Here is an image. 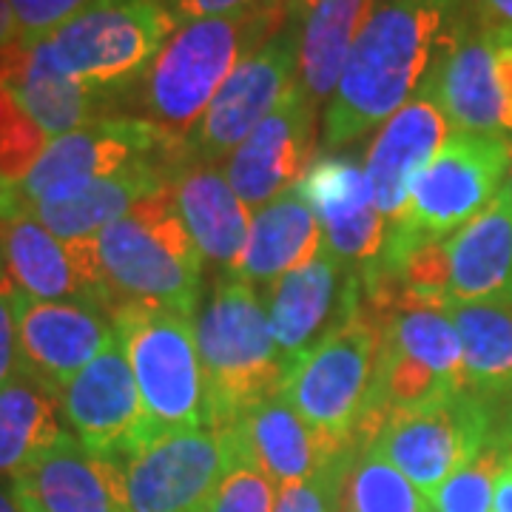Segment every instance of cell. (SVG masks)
Returning a JSON list of instances; mask_svg holds the SVG:
<instances>
[{"mask_svg": "<svg viewBox=\"0 0 512 512\" xmlns=\"http://www.w3.org/2000/svg\"><path fill=\"white\" fill-rule=\"evenodd\" d=\"M6 49H0V177L20 183L43 154V148L49 146V137L20 109L15 94L9 92L3 80Z\"/></svg>", "mask_w": 512, "mask_h": 512, "instance_id": "cell-34", "label": "cell"}, {"mask_svg": "<svg viewBox=\"0 0 512 512\" xmlns=\"http://www.w3.org/2000/svg\"><path fill=\"white\" fill-rule=\"evenodd\" d=\"M325 248L322 225L311 202L293 185L268 205H262L251 220L248 242L228 268L242 282H274L305 268Z\"/></svg>", "mask_w": 512, "mask_h": 512, "instance_id": "cell-23", "label": "cell"}, {"mask_svg": "<svg viewBox=\"0 0 512 512\" xmlns=\"http://www.w3.org/2000/svg\"><path fill=\"white\" fill-rule=\"evenodd\" d=\"M291 18L285 0H268L239 15L177 26L123 100L137 109V120L185 143L239 63Z\"/></svg>", "mask_w": 512, "mask_h": 512, "instance_id": "cell-2", "label": "cell"}, {"mask_svg": "<svg viewBox=\"0 0 512 512\" xmlns=\"http://www.w3.org/2000/svg\"><path fill=\"white\" fill-rule=\"evenodd\" d=\"M0 512H23L12 490V478H0Z\"/></svg>", "mask_w": 512, "mask_h": 512, "instance_id": "cell-44", "label": "cell"}, {"mask_svg": "<svg viewBox=\"0 0 512 512\" xmlns=\"http://www.w3.org/2000/svg\"><path fill=\"white\" fill-rule=\"evenodd\" d=\"M490 439L493 407L473 390H461L424 407L390 413L373 447L410 478L424 498H430L447 478L464 470Z\"/></svg>", "mask_w": 512, "mask_h": 512, "instance_id": "cell-11", "label": "cell"}, {"mask_svg": "<svg viewBox=\"0 0 512 512\" xmlns=\"http://www.w3.org/2000/svg\"><path fill=\"white\" fill-rule=\"evenodd\" d=\"M493 512H512V458L507 461V467L501 470L498 484H495Z\"/></svg>", "mask_w": 512, "mask_h": 512, "instance_id": "cell-43", "label": "cell"}, {"mask_svg": "<svg viewBox=\"0 0 512 512\" xmlns=\"http://www.w3.org/2000/svg\"><path fill=\"white\" fill-rule=\"evenodd\" d=\"M111 325L146 407L151 439L208 427L197 322L168 308L126 302L111 311Z\"/></svg>", "mask_w": 512, "mask_h": 512, "instance_id": "cell-7", "label": "cell"}, {"mask_svg": "<svg viewBox=\"0 0 512 512\" xmlns=\"http://www.w3.org/2000/svg\"><path fill=\"white\" fill-rule=\"evenodd\" d=\"M171 194L200 254L231 268L248 242L251 217L225 174L214 165L188 160L174 174Z\"/></svg>", "mask_w": 512, "mask_h": 512, "instance_id": "cell-27", "label": "cell"}, {"mask_svg": "<svg viewBox=\"0 0 512 512\" xmlns=\"http://www.w3.org/2000/svg\"><path fill=\"white\" fill-rule=\"evenodd\" d=\"M3 77L20 109L35 120L37 128L49 140L92 126L97 120H109V111L114 109L109 97L57 72L37 43L35 46L12 43L6 52Z\"/></svg>", "mask_w": 512, "mask_h": 512, "instance_id": "cell-24", "label": "cell"}, {"mask_svg": "<svg viewBox=\"0 0 512 512\" xmlns=\"http://www.w3.org/2000/svg\"><path fill=\"white\" fill-rule=\"evenodd\" d=\"M379 0H319L299 29V86L313 100L325 103L336 92L356 37Z\"/></svg>", "mask_w": 512, "mask_h": 512, "instance_id": "cell-29", "label": "cell"}, {"mask_svg": "<svg viewBox=\"0 0 512 512\" xmlns=\"http://www.w3.org/2000/svg\"><path fill=\"white\" fill-rule=\"evenodd\" d=\"M29 214V202L20 191V183L0 177V222H15Z\"/></svg>", "mask_w": 512, "mask_h": 512, "instance_id": "cell-41", "label": "cell"}, {"mask_svg": "<svg viewBox=\"0 0 512 512\" xmlns=\"http://www.w3.org/2000/svg\"><path fill=\"white\" fill-rule=\"evenodd\" d=\"M296 188L322 225L325 251L339 265H370L384 242V217L367 174L353 157L313 160Z\"/></svg>", "mask_w": 512, "mask_h": 512, "instance_id": "cell-20", "label": "cell"}, {"mask_svg": "<svg viewBox=\"0 0 512 512\" xmlns=\"http://www.w3.org/2000/svg\"><path fill=\"white\" fill-rule=\"evenodd\" d=\"M313 126L316 106L296 80L254 134L228 154L222 168L245 208L259 211L305 177L313 163Z\"/></svg>", "mask_w": 512, "mask_h": 512, "instance_id": "cell-17", "label": "cell"}, {"mask_svg": "<svg viewBox=\"0 0 512 512\" xmlns=\"http://www.w3.org/2000/svg\"><path fill=\"white\" fill-rule=\"evenodd\" d=\"M12 43H20V29L18 18L9 6V0H0V49L12 46Z\"/></svg>", "mask_w": 512, "mask_h": 512, "instance_id": "cell-42", "label": "cell"}, {"mask_svg": "<svg viewBox=\"0 0 512 512\" xmlns=\"http://www.w3.org/2000/svg\"><path fill=\"white\" fill-rule=\"evenodd\" d=\"M382 350V319L359 296V276L345 285V311L322 339L288 362L282 396L325 439L350 447L365 427Z\"/></svg>", "mask_w": 512, "mask_h": 512, "instance_id": "cell-3", "label": "cell"}, {"mask_svg": "<svg viewBox=\"0 0 512 512\" xmlns=\"http://www.w3.org/2000/svg\"><path fill=\"white\" fill-rule=\"evenodd\" d=\"M174 29L163 0H100L37 46L57 72L117 103Z\"/></svg>", "mask_w": 512, "mask_h": 512, "instance_id": "cell-8", "label": "cell"}, {"mask_svg": "<svg viewBox=\"0 0 512 512\" xmlns=\"http://www.w3.org/2000/svg\"><path fill=\"white\" fill-rule=\"evenodd\" d=\"M467 390L461 336L447 308H419L382 319L376 390L359 441H373L384 419Z\"/></svg>", "mask_w": 512, "mask_h": 512, "instance_id": "cell-9", "label": "cell"}, {"mask_svg": "<svg viewBox=\"0 0 512 512\" xmlns=\"http://www.w3.org/2000/svg\"><path fill=\"white\" fill-rule=\"evenodd\" d=\"M450 305L512 302V188L504 185L476 220L447 239Z\"/></svg>", "mask_w": 512, "mask_h": 512, "instance_id": "cell-21", "label": "cell"}, {"mask_svg": "<svg viewBox=\"0 0 512 512\" xmlns=\"http://www.w3.org/2000/svg\"><path fill=\"white\" fill-rule=\"evenodd\" d=\"M0 254L9 282L32 299L43 302H80L97 311H114L97 237L66 239L55 237L32 214L15 222H0Z\"/></svg>", "mask_w": 512, "mask_h": 512, "instance_id": "cell-14", "label": "cell"}, {"mask_svg": "<svg viewBox=\"0 0 512 512\" xmlns=\"http://www.w3.org/2000/svg\"><path fill=\"white\" fill-rule=\"evenodd\" d=\"M342 512H433V507L373 444H350Z\"/></svg>", "mask_w": 512, "mask_h": 512, "instance_id": "cell-32", "label": "cell"}, {"mask_svg": "<svg viewBox=\"0 0 512 512\" xmlns=\"http://www.w3.org/2000/svg\"><path fill=\"white\" fill-rule=\"evenodd\" d=\"M60 413L74 439L103 458L123 461L151 439L146 407L117 342L60 390Z\"/></svg>", "mask_w": 512, "mask_h": 512, "instance_id": "cell-16", "label": "cell"}, {"mask_svg": "<svg viewBox=\"0 0 512 512\" xmlns=\"http://www.w3.org/2000/svg\"><path fill=\"white\" fill-rule=\"evenodd\" d=\"M63 433L55 390L26 373L0 387V476H12Z\"/></svg>", "mask_w": 512, "mask_h": 512, "instance_id": "cell-31", "label": "cell"}, {"mask_svg": "<svg viewBox=\"0 0 512 512\" xmlns=\"http://www.w3.org/2000/svg\"><path fill=\"white\" fill-rule=\"evenodd\" d=\"M339 262L322 248V254L305 268L276 279L268 293V319L271 333L285 362H293L299 353L313 348L319 330L328 328L345 311V296L336 299L339 285ZM345 293V291H342Z\"/></svg>", "mask_w": 512, "mask_h": 512, "instance_id": "cell-28", "label": "cell"}, {"mask_svg": "<svg viewBox=\"0 0 512 512\" xmlns=\"http://www.w3.org/2000/svg\"><path fill=\"white\" fill-rule=\"evenodd\" d=\"M467 35L458 0H379L350 49L325 114V146L387 123Z\"/></svg>", "mask_w": 512, "mask_h": 512, "instance_id": "cell-1", "label": "cell"}, {"mask_svg": "<svg viewBox=\"0 0 512 512\" xmlns=\"http://www.w3.org/2000/svg\"><path fill=\"white\" fill-rule=\"evenodd\" d=\"M510 458L504 441L493 436L490 444L464 470L447 478L439 490L427 498L433 512H493L495 484Z\"/></svg>", "mask_w": 512, "mask_h": 512, "instance_id": "cell-33", "label": "cell"}, {"mask_svg": "<svg viewBox=\"0 0 512 512\" xmlns=\"http://www.w3.org/2000/svg\"><path fill=\"white\" fill-rule=\"evenodd\" d=\"M208 427L228 430L282 390L288 362L271 333L268 308L242 279H222L197 319Z\"/></svg>", "mask_w": 512, "mask_h": 512, "instance_id": "cell-4", "label": "cell"}, {"mask_svg": "<svg viewBox=\"0 0 512 512\" xmlns=\"http://www.w3.org/2000/svg\"><path fill=\"white\" fill-rule=\"evenodd\" d=\"M510 188H512V171H510Z\"/></svg>", "mask_w": 512, "mask_h": 512, "instance_id": "cell-48", "label": "cell"}, {"mask_svg": "<svg viewBox=\"0 0 512 512\" xmlns=\"http://www.w3.org/2000/svg\"><path fill=\"white\" fill-rule=\"evenodd\" d=\"M148 160L185 163L188 148L146 120L109 117L49 140L37 163L20 180V191L32 214V205L37 202L74 197L97 180L114 177Z\"/></svg>", "mask_w": 512, "mask_h": 512, "instance_id": "cell-10", "label": "cell"}, {"mask_svg": "<svg viewBox=\"0 0 512 512\" xmlns=\"http://www.w3.org/2000/svg\"><path fill=\"white\" fill-rule=\"evenodd\" d=\"M433 83L453 131L510 143V106L495 69V40L467 32L433 74Z\"/></svg>", "mask_w": 512, "mask_h": 512, "instance_id": "cell-25", "label": "cell"}, {"mask_svg": "<svg viewBox=\"0 0 512 512\" xmlns=\"http://www.w3.org/2000/svg\"><path fill=\"white\" fill-rule=\"evenodd\" d=\"M348 456L350 447L311 478L276 487L274 512H342V481Z\"/></svg>", "mask_w": 512, "mask_h": 512, "instance_id": "cell-36", "label": "cell"}, {"mask_svg": "<svg viewBox=\"0 0 512 512\" xmlns=\"http://www.w3.org/2000/svg\"><path fill=\"white\" fill-rule=\"evenodd\" d=\"M231 430L239 453L251 458L276 487L311 478L348 450L316 433L282 393L242 413Z\"/></svg>", "mask_w": 512, "mask_h": 512, "instance_id": "cell-22", "label": "cell"}, {"mask_svg": "<svg viewBox=\"0 0 512 512\" xmlns=\"http://www.w3.org/2000/svg\"><path fill=\"white\" fill-rule=\"evenodd\" d=\"M97 3L100 0H9L23 46H35Z\"/></svg>", "mask_w": 512, "mask_h": 512, "instance_id": "cell-37", "label": "cell"}, {"mask_svg": "<svg viewBox=\"0 0 512 512\" xmlns=\"http://www.w3.org/2000/svg\"><path fill=\"white\" fill-rule=\"evenodd\" d=\"M495 436V433H493ZM495 439L498 441H504V447H507V450H510V456H512V430L510 433H498V436H495Z\"/></svg>", "mask_w": 512, "mask_h": 512, "instance_id": "cell-46", "label": "cell"}, {"mask_svg": "<svg viewBox=\"0 0 512 512\" xmlns=\"http://www.w3.org/2000/svg\"><path fill=\"white\" fill-rule=\"evenodd\" d=\"M450 319L461 336L464 379L484 402L512 396V302L450 305Z\"/></svg>", "mask_w": 512, "mask_h": 512, "instance_id": "cell-30", "label": "cell"}, {"mask_svg": "<svg viewBox=\"0 0 512 512\" xmlns=\"http://www.w3.org/2000/svg\"><path fill=\"white\" fill-rule=\"evenodd\" d=\"M97 254L114 308L137 302L194 319L205 256L185 228L171 188L111 222L97 237Z\"/></svg>", "mask_w": 512, "mask_h": 512, "instance_id": "cell-5", "label": "cell"}, {"mask_svg": "<svg viewBox=\"0 0 512 512\" xmlns=\"http://www.w3.org/2000/svg\"><path fill=\"white\" fill-rule=\"evenodd\" d=\"M185 163L148 160V163L131 165L114 177L97 180L74 197L57 202H37L32 205V217L66 242L100 237L111 222L126 217L137 202L157 197L165 188H171L174 174Z\"/></svg>", "mask_w": 512, "mask_h": 512, "instance_id": "cell-26", "label": "cell"}, {"mask_svg": "<svg viewBox=\"0 0 512 512\" xmlns=\"http://www.w3.org/2000/svg\"><path fill=\"white\" fill-rule=\"evenodd\" d=\"M450 134L453 126L441 109L436 83L430 77L416 97L384 123L365 157L367 183L384 222L402 217L416 177L444 148Z\"/></svg>", "mask_w": 512, "mask_h": 512, "instance_id": "cell-19", "label": "cell"}, {"mask_svg": "<svg viewBox=\"0 0 512 512\" xmlns=\"http://www.w3.org/2000/svg\"><path fill=\"white\" fill-rule=\"evenodd\" d=\"M285 3L291 6L293 18H299V20L308 18V15H311L313 9L319 6V0H285Z\"/></svg>", "mask_w": 512, "mask_h": 512, "instance_id": "cell-45", "label": "cell"}, {"mask_svg": "<svg viewBox=\"0 0 512 512\" xmlns=\"http://www.w3.org/2000/svg\"><path fill=\"white\" fill-rule=\"evenodd\" d=\"M262 3H268V0H163V6L177 26L194 23V20L228 18V15L256 9Z\"/></svg>", "mask_w": 512, "mask_h": 512, "instance_id": "cell-39", "label": "cell"}, {"mask_svg": "<svg viewBox=\"0 0 512 512\" xmlns=\"http://www.w3.org/2000/svg\"><path fill=\"white\" fill-rule=\"evenodd\" d=\"M6 279H9V276H6V265H3V254H0V285H3Z\"/></svg>", "mask_w": 512, "mask_h": 512, "instance_id": "cell-47", "label": "cell"}, {"mask_svg": "<svg viewBox=\"0 0 512 512\" xmlns=\"http://www.w3.org/2000/svg\"><path fill=\"white\" fill-rule=\"evenodd\" d=\"M23 512H126L123 470L63 433L12 473Z\"/></svg>", "mask_w": 512, "mask_h": 512, "instance_id": "cell-18", "label": "cell"}, {"mask_svg": "<svg viewBox=\"0 0 512 512\" xmlns=\"http://www.w3.org/2000/svg\"><path fill=\"white\" fill-rule=\"evenodd\" d=\"M20 373L18 365V328L12 311V282L0 285V387Z\"/></svg>", "mask_w": 512, "mask_h": 512, "instance_id": "cell-40", "label": "cell"}, {"mask_svg": "<svg viewBox=\"0 0 512 512\" xmlns=\"http://www.w3.org/2000/svg\"><path fill=\"white\" fill-rule=\"evenodd\" d=\"M512 143L504 137L453 131L413 183L402 217L387 222L373 262H399L413 248L450 239L473 222L510 183Z\"/></svg>", "mask_w": 512, "mask_h": 512, "instance_id": "cell-6", "label": "cell"}, {"mask_svg": "<svg viewBox=\"0 0 512 512\" xmlns=\"http://www.w3.org/2000/svg\"><path fill=\"white\" fill-rule=\"evenodd\" d=\"M464 32L512 43V0H458Z\"/></svg>", "mask_w": 512, "mask_h": 512, "instance_id": "cell-38", "label": "cell"}, {"mask_svg": "<svg viewBox=\"0 0 512 512\" xmlns=\"http://www.w3.org/2000/svg\"><path fill=\"white\" fill-rule=\"evenodd\" d=\"M299 29L302 20L291 18L262 49L245 57L237 72L225 80L214 103L188 134V160L214 163L242 146L254 128L291 92L299 69Z\"/></svg>", "mask_w": 512, "mask_h": 512, "instance_id": "cell-13", "label": "cell"}, {"mask_svg": "<svg viewBox=\"0 0 512 512\" xmlns=\"http://www.w3.org/2000/svg\"><path fill=\"white\" fill-rule=\"evenodd\" d=\"M237 461L234 430H174L140 444L120 464L126 512H205Z\"/></svg>", "mask_w": 512, "mask_h": 512, "instance_id": "cell-12", "label": "cell"}, {"mask_svg": "<svg viewBox=\"0 0 512 512\" xmlns=\"http://www.w3.org/2000/svg\"><path fill=\"white\" fill-rule=\"evenodd\" d=\"M12 311L20 373L55 390L57 396L83 367L117 342L109 313L92 305L43 302L12 285Z\"/></svg>", "mask_w": 512, "mask_h": 512, "instance_id": "cell-15", "label": "cell"}, {"mask_svg": "<svg viewBox=\"0 0 512 512\" xmlns=\"http://www.w3.org/2000/svg\"><path fill=\"white\" fill-rule=\"evenodd\" d=\"M274 487V481L237 447V461L225 473L205 512H274Z\"/></svg>", "mask_w": 512, "mask_h": 512, "instance_id": "cell-35", "label": "cell"}]
</instances>
